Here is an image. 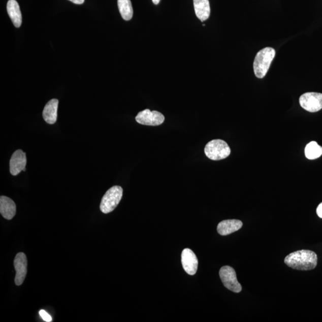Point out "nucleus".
I'll list each match as a JSON object with an SVG mask.
<instances>
[{
	"mask_svg": "<svg viewBox=\"0 0 322 322\" xmlns=\"http://www.w3.org/2000/svg\"><path fill=\"white\" fill-rule=\"evenodd\" d=\"M70 1L73 2L74 4L82 5L83 4L85 0H70Z\"/></svg>",
	"mask_w": 322,
	"mask_h": 322,
	"instance_id": "aec40b11",
	"label": "nucleus"
},
{
	"mask_svg": "<svg viewBox=\"0 0 322 322\" xmlns=\"http://www.w3.org/2000/svg\"><path fill=\"white\" fill-rule=\"evenodd\" d=\"M305 155L308 159H316L322 155V147L316 142H311L305 148Z\"/></svg>",
	"mask_w": 322,
	"mask_h": 322,
	"instance_id": "f3484780",
	"label": "nucleus"
},
{
	"mask_svg": "<svg viewBox=\"0 0 322 322\" xmlns=\"http://www.w3.org/2000/svg\"><path fill=\"white\" fill-rule=\"evenodd\" d=\"M160 0H152V2L153 3V4L155 5H158L159 2H160Z\"/></svg>",
	"mask_w": 322,
	"mask_h": 322,
	"instance_id": "412c9836",
	"label": "nucleus"
},
{
	"mask_svg": "<svg viewBox=\"0 0 322 322\" xmlns=\"http://www.w3.org/2000/svg\"><path fill=\"white\" fill-rule=\"evenodd\" d=\"M243 223L238 220H226L222 221L218 224L217 232L222 236L229 235L239 230Z\"/></svg>",
	"mask_w": 322,
	"mask_h": 322,
	"instance_id": "ddd939ff",
	"label": "nucleus"
},
{
	"mask_svg": "<svg viewBox=\"0 0 322 322\" xmlns=\"http://www.w3.org/2000/svg\"><path fill=\"white\" fill-rule=\"evenodd\" d=\"M26 153L22 150H16L13 153L10 161V172L12 176H17L22 171H26Z\"/></svg>",
	"mask_w": 322,
	"mask_h": 322,
	"instance_id": "9d476101",
	"label": "nucleus"
},
{
	"mask_svg": "<svg viewBox=\"0 0 322 322\" xmlns=\"http://www.w3.org/2000/svg\"><path fill=\"white\" fill-rule=\"evenodd\" d=\"M0 212L7 220H12L16 212V204L11 199L5 196L0 198Z\"/></svg>",
	"mask_w": 322,
	"mask_h": 322,
	"instance_id": "9b49d317",
	"label": "nucleus"
},
{
	"mask_svg": "<svg viewBox=\"0 0 322 322\" xmlns=\"http://www.w3.org/2000/svg\"><path fill=\"white\" fill-rule=\"evenodd\" d=\"M120 14L125 20H131L133 16V9L130 0H118Z\"/></svg>",
	"mask_w": 322,
	"mask_h": 322,
	"instance_id": "dca6fc26",
	"label": "nucleus"
},
{
	"mask_svg": "<svg viewBox=\"0 0 322 322\" xmlns=\"http://www.w3.org/2000/svg\"><path fill=\"white\" fill-rule=\"evenodd\" d=\"M195 13L202 22L207 20L210 16V5L209 0H194Z\"/></svg>",
	"mask_w": 322,
	"mask_h": 322,
	"instance_id": "2eb2a0df",
	"label": "nucleus"
},
{
	"mask_svg": "<svg viewBox=\"0 0 322 322\" xmlns=\"http://www.w3.org/2000/svg\"><path fill=\"white\" fill-rule=\"evenodd\" d=\"M204 151L208 158L213 160L224 159L230 155L231 152L228 143L220 139L208 142L205 146Z\"/></svg>",
	"mask_w": 322,
	"mask_h": 322,
	"instance_id": "7ed1b4c3",
	"label": "nucleus"
},
{
	"mask_svg": "<svg viewBox=\"0 0 322 322\" xmlns=\"http://www.w3.org/2000/svg\"><path fill=\"white\" fill-rule=\"evenodd\" d=\"M59 105V101L57 99H51L44 107L43 112V116L48 124H53L57 121V109Z\"/></svg>",
	"mask_w": 322,
	"mask_h": 322,
	"instance_id": "f8f14e48",
	"label": "nucleus"
},
{
	"mask_svg": "<svg viewBox=\"0 0 322 322\" xmlns=\"http://www.w3.org/2000/svg\"><path fill=\"white\" fill-rule=\"evenodd\" d=\"M275 54L276 51L272 47L265 48L256 54L253 61V71L256 77L263 78L266 76Z\"/></svg>",
	"mask_w": 322,
	"mask_h": 322,
	"instance_id": "f03ea898",
	"label": "nucleus"
},
{
	"mask_svg": "<svg viewBox=\"0 0 322 322\" xmlns=\"http://www.w3.org/2000/svg\"><path fill=\"white\" fill-rule=\"evenodd\" d=\"M181 264L185 272L189 275L196 274L198 267V260L195 253L189 248L184 249L181 253Z\"/></svg>",
	"mask_w": 322,
	"mask_h": 322,
	"instance_id": "6e6552de",
	"label": "nucleus"
},
{
	"mask_svg": "<svg viewBox=\"0 0 322 322\" xmlns=\"http://www.w3.org/2000/svg\"><path fill=\"white\" fill-rule=\"evenodd\" d=\"M122 194V188L119 186H113L106 191L100 205L103 213L108 214L114 211L121 201Z\"/></svg>",
	"mask_w": 322,
	"mask_h": 322,
	"instance_id": "20e7f679",
	"label": "nucleus"
},
{
	"mask_svg": "<svg viewBox=\"0 0 322 322\" xmlns=\"http://www.w3.org/2000/svg\"><path fill=\"white\" fill-rule=\"evenodd\" d=\"M136 120L140 124L157 126L163 124L165 120V117L159 112L150 111L149 109H147L140 112L136 116Z\"/></svg>",
	"mask_w": 322,
	"mask_h": 322,
	"instance_id": "0eeeda50",
	"label": "nucleus"
},
{
	"mask_svg": "<svg viewBox=\"0 0 322 322\" xmlns=\"http://www.w3.org/2000/svg\"><path fill=\"white\" fill-rule=\"evenodd\" d=\"M317 214L318 217L322 218V203L318 205L316 210Z\"/></svg>",
	"mask_w": 322,
	"mask_h": 322,
	"instance_id": "6ab92c4d",
	"label": "nucleus"
},
{
	"mask_svg": "<svg viewBox=\"0 0 322 322\" xmlns=\"http://www.w3.org/2000/svg\"><path fill=\"white\" fill-rule=\"evenodd\" d=\"M285 263L293 269L310 270L315 269L317 264V256L309 250H301L291 253L285 259Z\"/></svg>",
	"mask_w": 322,
	"mask_h": 322,
	"instance_id": "f257e3e1",
	"label": "nucleus"
},
{
	"mask_svg": "<svg viewBox=\"0 0 322 322\" xmlns=\"http://www.w3.org/2000/svg\"><path fill=\"white\" fill-rule=\"evenodd\" d=\"M40 315L44 321L47 322L52 321V318H51L50 315L48 314L46 311L43 310H40Z\"/></svg>",
	"mask_w": 322,
	"mask_h": 322,
	"instance_id": "a211bd4d",
	"label": "nucleus"
},
{
	"mask_svg": "<svg viewBox=\"0 0 322 322\" xmlns=\"http://www.w3.org/2000/svg\"><path fill=\"white\" fill-rule=\"evenodd\" d=\"M26 256L23 252H19L15 256L14 267L16 272L15 284L17 286L21 285L25 280L27 274Z\"/></svg>",
	"mask_w": 322,
	"mask_h": 322,
	"instance_id": "1a4fd4ad",
	"label": "nucleus"
},
{
	"mask_svg": "<svg viewBox=\"0 0 322 322\" xmlns=\"http://www.w3.org/2000/svg\"><path fill=\"white\" fill-rule=\"evenodd\" d=\"M7 10L13 25L16 28H19L22 25V18L18 3L16 0H9Z\"/></svg>",
	"mask_w": 322,
	"mask_h": 322,
	"instance_id": "4468645a",
	"label": "nucleus"
},
{
	"mask_svg": "<svg viewBox=\"0 0 322 322\" xmlns=\"http://www.w3.org/2000/svg\"><path fill=\"white\" fill-rule=\"evenodd\" d=\"M219 275L226 288L235 293L241 292L242 286L238 282L235 270L232 267L228 266L221 267Z\"/></svg>",
	"mask_w": 322,
	"mask_h": 322,
	"instance_id": "39448f33",
	"label": "nucleus"
},
{
	"mask_svg": "<svg viewBox=\"0 0 322 322\" xmlns=\"http://www.w3.org/2000/svg\"><path fill=\"white\" fill-rule=\"evenodd\" d=\"M300 104L307 111H319L322 109V94L314 92H306L300 98Z\"/></svg>",
	"mask_w": 322,
	"mask_h": 322,
	"instance_id": "423d86ee",
	"label": "nucleus"
}]
</instances>
